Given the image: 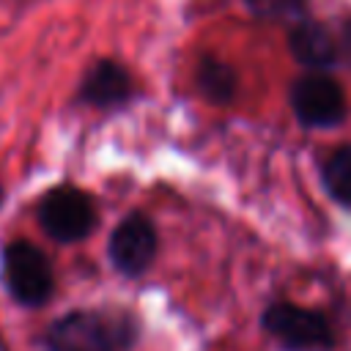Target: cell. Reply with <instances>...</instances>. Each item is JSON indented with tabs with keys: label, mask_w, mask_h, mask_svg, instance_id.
Returning <instances> with one entry per match:
<instances>
[{
	"label": "cell",
	"mask_w": 351,
	"mask_h": 351,
	"mask_svg": "<svg viewBox=\"0 0 351 351\" xmlns=\"http://www.w3.org/2000/svg\"><path fill=\"white\" fill-rule=\"evenodd\" d=\"M110 261L121 274H143L156 255V230L140 211L123 217L110 236Z\"/></svg>",
	"instance_id": "8992f818"
},
{
	"label": "cell",
	"mask_w": 351,
	"mask_h": 351,
	"mask_svg": "<svg viewBox=\"0 0 351 351\" xmlns=\"http://www.w3.org/2000/svg\"><path fill=\"white\" fill-rule=\"evenodd\" d=\"M137 321L126 310H74L49 326V351H132Z\"/></svg>",
	"instance_id": "6da1fadb"
},
{
	"label": "cell",
	"mask_w": 351,
	"mask_h": 351,
	"mask_svg": "<svg viewBox=\"0 0 351 351\" xmlns=\"http://www.w3.org/2000/svg\"><path fill=\"white\" fill-rule=\"evenodd\" d=\"M288 47L299 63L310 69H326L351 49V36L337 33L326 22H302L291 30Z\"/></svg>",
	"instance_id": "52a82bcc"
},
{
	"label": "cell",
	"mask_w": 351,
	"mask_h": 351,
	"mask_svg": "<svg viewBox=\"0 0 351 351\" xmlns=\"http://www.w3.org/2000/svg\"><path fill=\"white\" fill-rule=\"evenodd\" d=\"M132 96V77L115 60H96L80 85V99L90 107H118Z\"/></svg>",
	"instance_id": "ba28073f"
},
{
	"label": "cell",
	"mask_w": 351,
	"mask_h": 351,
	"mask_svg": "<svg viewBox=\"0 0 351 351\" xmlns=\"http://www.w3.org/2000/svg\"><path fill=\"white\" fill-rule=\"evenodd\" d=\"M236 71L217 58H203L197 66V88L214 104H228L236 96Z\"/></svg>",
	"instance_id": "9c48e42d"
},
{
	"label": "cell",
	"mask_w": 351,
	"mask_h": 351,
	"mask_svg": "<svg viewBox=\"0 0 351 351\" xmlns=\"http://www.w3.org/2000/svg\"><path fill=\"white\" fill-rule=\"evenodd\" d=\"M291 107L302 126L329 129L346 121L348 101L343 88L326 74H304L291 85Z\"/></svg>",
	"instance_id": "5b68a950"
},
{
	"label": "cell",
	"mask_w": 351,
	"mask_h": 351,
	"mask_svg": "<svg viewBox=\"0 0 351 351\" xmlns=\"http://www.w3.org/2000/svg\"><path fill=\"white\" fill-rule=\"evenodd\" d=\"M38 222L55 241H82L96 228L93 197L77 186H55L38 203Z\"/></svg>",
	"instance_id": "277c9868"
},
{
	"label": "cell",
	"mask_w": 351,
	"mask_h": 351,
	"mask_svg": "<svg viewBox=\"0 0 351 351\" xmlns=\"http://www.w3.org/2000/svg\"><path fill=\"white\" fill-rule=\"evenodd\" d=\"M324 186L337 200L351 206V145H340L324 165Z\"/></svg>",
	"instance_id": "30bf717a"
},
{
	"label": "cell",
	"mask_w": 351,
	"mask_h": 351,
	"mask_svg": "<svg viewBox=\"0 0 351 351\" xmlns=\"http://www.w3.org/2000/svg\"><path fill=\"white\" fill-rule=\"evenodd\" d=\"M3 282L8 288V293L25 304V307H38L52 296L55 288V277H52V266L47 261V255L25 241H8L3 247Z\"/></svg>",
	"instance_id": "7a4b0ae2"
},
{
	"label": "cell",
	"mask_w": 351,
	"mask_h": 351,
	"mask_svg": "<svg viewBox=\"0 0 351 351\" xmlns=\"http://www.w3.org/2000/svg\"><path fill=\"white\" fill-rule=\"evenodd\" d=\"M0 203H3V184H0Z\"/></svg>",
	"instance_id": "7c38bea8"
},
{
	"label": "cell",
	"mask_w": 351,
	"mask_h": 351,
	"mask_svg": "<svg viewBox=\"0 0 351 351\" xmlns=\"http://www.w3.org/2000/svg\"><path fill=\"white\" fill-rule=\"evenodd\" d=\"M244 3L255 16H266V19H282L304 8V0H244Z\"/></svg>",
	"instance_id": "8fae6325"
},
{
	"label": "cell",
	"mask_w": 351,
	"mask_h": 351,
	"mask_svg": "<svg viewBox=\"0 0 351 351\" xmlns=\"http://www.w3.org/2000/svg\"><path fill=\"white\" fill-rule=\"evenodd\" d=\"M261 324L288 351H332L335 346L329 321L321 313L291 302H274L266 307Z\"/></svg>",
	"instance_id": "3957f363"
}]
</instances>
